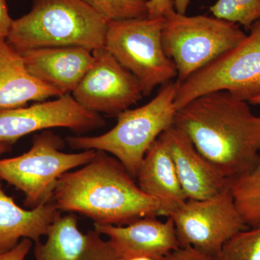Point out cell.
Wrapping results in <instances>:
<instances>
[{
  "label": "cell",
  "mask_w": 260,
  "mask_h": 260,
  "mask_svg": "<svg viewBox=\"0 0 260 260\" xmlns=\"http://www.w3.org/2000/svg\"><path fill=\"white\" fill-rule=\"evenodd\" d=\"M173 125L228 181L250 172L260 158V116L246 101L210 92L177 110Z\"/></svg>",
  "instance_id": "cell-1"
},
{
  "label": "cell",
  "mask_w": 260,
  "mask_h": 260,
  "mask_svg": "<svg viewBox=\"0 0 260 260\" xmlns=\"http://www.w3.org/2000/svg\"><path fill=\"white\" fill-rule=\"evenodd\" d=\"M52 201L61 212L80 214L102 225L169 216L167 208L142 190L119 160L102 150L80 169L59 178Z\"/></svg>",
  "instance_id": "cell-2"
},
{
  "label": "cell",
  "mask_w": 260,
  "mask_h": 260,
  "mask_svg": "<svg viewBox=\"0 0 260 260\" xmlns=\"http://www.w3.org/2000/svg\"><path fill=\"white\" fill-rule=\"evenodd\" d=\"M108 20L81 0H34L28 14L13 20L6 41L19 53L45 47L105 44Z\"/></svg>",
  "instance_id": "cell-3"
},
{
  "label": "cell",
  "mask_w": 260,
  "mask_h": 260,
  "mask_svg": "<svg viewBox=\"0 0 260 260\" xmlns=\"http://www.w3.org/2000/svg\"><path fill=\"white\" fill-rule=\"evenodd\" d=\"M179 83L171 81L161 85L148 104L126 109L117 117L112 129L99 136L67 138L75 150H102L121 162L135 179L145 153L160 135L174 123L177 109L175 97Z\"/></svg>",
  "instance_id": "cell-4"
},
{
  "label": "cell",
  "mask_w": 260,
  "mask_h": 260,
  "mask_svg": "<svg viewBox=\"0 0 260 260\" xmlns=\"http://www.w3.org/2000/svg\"><path fill=\"white\" fill-rule=\"evenodd\" d=\"M164 18L162 45L168 57L175 64L179 84L246 37L240 25L214 16H187L174 10Z\"/></svg>",
  "instance_id": "cell-5"
},
{
  "label": "cell",
  "mask_w": 260,
  "mask_h": 260,
  "mask_svg": "<svg viewBox=\"0 0 260 260\" xmlns=\"http://www.w3.org/2000/svg\"><path fill=\"white\" fill-rule=\"evenodd\" d=\"M65 141L50 130L34 135L26 153L0 159V179L25 194L24 205L34 209L52 200L56 183L61 176L88 164L96 150L76 153L61 151Z\"/></svg>",
  "instance_id": "cell-6"
},
{
  "label": "cell",
  "mask_w": 260,
  "mask_h": 260,
  "mask_svg": "<svg viewBox=\"0 0 260 260\" xmlns=\"http://www.w3.org/2000/svg\"><path fill=\"white\" fill-rule=\"evenodd\" d=\"M164 17L108 22L104 48L139 82L143 96L177 77L161 42Z\"/></svg>",
  "instance_id": "cell-7"
},
{
  "label": "cell",
  "mask_w": 260,
  "mask_h": 260,
  "mask_svg": "<svg viewBox=\"0 0 260 260\" xmlns=\"http://www.w3.org/2000/svg\"><path fill=\"white\" fill-rule=\"evenodd\" d=\"M237 46L179 84L177 110L200 95L225 90L249 102L260 95V20Z\"/></svg>",
  "instance_id": "cell-8"
},
{
  "label": "cell",
  "mask_w": 260,
  "mask_h": 260,
  "mask_svg": "<svg viewBox=\"0 0 260 260\" xmlns=\"http://www.w3.org/2000/svg\"><path fill=\"white\" fill-rule=\"evenodd\" d=\"M180 247L191 246L213 257L224 244L246 225L229 186L209 199L187 200L169 213Z\"/></svg>",
  "instance_id": "cell-9"
},
{
  "label": "cell",
  "mask_w": 260,
  "mask_h": 260,
  "mask_svg": "<svg viewBox=\"0 0 260 260\" xmlns=\"http://www.w3.org/2000/svg\"><path fill=\"white\" fill-rule=\"evenodd\" d=\"M93 61L72 95L89 111L117 116L143 96L139 82L105 49L93 51Z\"/></svg>",
  "instance_id": "cell-10"
},
{
  "label": "cell",
  "mask_w": 260,
  "mask_h": 260,
  "mask_svg": "<svg viewBox=\"0 0 260 260\" xmlns=\"http://www.w3.org/2000/svg\"><path fill=\"white\" fill-rule=\"evenodd\" d=\"M106 125L104 118L82 107L70 93L50 102L0 110V143L13 145L19 139L51 128L88 133Z\"/></svg>",
  "instance_id": "cell-11"
},
{
  "label": "cell",
  "mask_w": 260,
  "mask_h": 260,
  "mask_svg": "<svg viewBox=\"0 0 260 260\" xmlns=\"http://www.w3.org/2000/svg\"><path fill=\"white\" fill-rule=\"evenodd\" d=\"M160 221L157 217H146L126 225L94 223V229L109 240L123 259L147 256L166 260L179 246L174 221L167 217Z\"/></svg>",
  "instance_id": "cell-12"
},
{
  "label": "cell",
  "mask_w": 260,
  "mask_h": 260,
  "mask_svg": "<svg viewBox=\"0 0 260 260\" xmlns=\"http://www.w3.org/2000/svg\"><path fill=\"white\" fill-rule=\"evenodd\" d=\"M94 229L80 232L75 213L61 215L51 225L44 243L34 246L36 260H124L110 241Z\"/></svg>",
  "instance_id": "cell-13"
},
{
  "label": "cell",
  "mask_w": 260,
  "mask_h": 260,
  "mask_svg": "<svg viewBox=\"0 0 260 260\" xmlns=\"http://www.w3.org/2000/svg\"><path fill=\"white\" fill-rule=\"evenodd\" d=\"M159 138L172 155L187 200L209 199L229 186V181L200 155L180 129L171 126Z\"/></svg>",
  "instance_id": "cell-14"
},
{
  "label": "cell",
  "mask_w": 260,
  "mask_h": 260,
  "mask_svg": "<svg viewBox=\"0 0 260 260\" xmlns=\"http://www.w3.org/2000/svg\"><path fill=\"white\" fill-rule=\"evenodd\" d=\"M29 74L61 94L72 93L93 61L81 47H45L20 53Z\"/></svg>",
  "instance_id": "cell-15"
},
{
  "label": "cell",
  "mask_w": 260,
  "mask_h": 260,
  "mask_svg": "<svg viewBox=\"0 0 260 260\" xmlns=\"http://www.w3.org/2000/svg\"><path fill=\"white\" fill-rule=\"evenodd\" d=\"M0 179V254L11 250L23 239L40 242L61 212L51 200L34 209L18 206L5 193Z\"/></svg>",
  "instance_id": "cell-16"
},
{
  "label": "cell",
  "mask_w": 260,
  "mask_h": 260,
  "mask_svg": "<svg viewBox=\"0 0 260 260\" xmlns=\"http://www.w3.org/2000/svg\"><path fill=\"white\" fill-rule=\"evenodd\" d=\"M61 94L29 74L21 54L0 39V110L25 107Z\"/></svg>",
  "instance_id": "cell-17"
},
{
  "label": "cell",
  "mask_w": 260,
  "mask_h": 260,
  "mask_svg": "<svg viewBox=\"0 0 260 260\" xmlns=\"http://www.w3.org/2000/svg\"><path fill=\"white\" fill-rule=\"evenodd\" d=\"M135 179L142 190L167 208L169 215L187 200L172 155L160 138L145 153Z\"/></svg>",
  "instance_id": "cell-18"
},
{
  "label": "cell",
  "mask_w": 260,
  "mask_h": 260,
  "mask_svg": "<svg viewBox=\"0 0 260 260\" xmlns=\"http://www.w3.org/2000/svg\"><path fill=\"white\" fill-rule=\"evenodd\" d=\"M229 187L246 226H260V158L250 172L229 181Z\"/></svg>",
  "instance_id": "cell-19"
},
{
  "label": "cell",
  "mask_w": 260,
  "mask_h": 260,
  "mask_svg": "<svg viewBox=\"0 0 260 260\" xmlns=\"http://www.w3.org/2000/svg\"><path fill=\"white\" fill-rule=\"evenodd\" d=\"M210 10L215 18L250 30L253 24L260 20V0H218Z\"/></svg>",
  "instance_id": "cell-20"
},
{
  "label": "cell",
  "mask_w": 260,
  "mask_h": 260,
  "mask_svg": "<svg viewBox=\"0 0 260 260\" xmlns=\"http://www.w3.org/2000/svg\"><path fill=\"white\" fill-rule=\"evenodd\" d=\"M108 21L148 16V0H81Z\"/></svg>",
  "instance_id": "cell-21"
},
{
  "label": "cell",
  "mask_w": 260,
  "mask_h": 260,
  "mask_svg": "<svg viewBox=\"0 0 260 260\" xmlns=\"http://www.w3.org/2000/svg\"><path fill=\"white\" fill-rule=\"evenodd\" d=\"M211 260H260V226L237 233Z\"/></svg>",
  "instance_id": "cell-22"
},
{
  "label": "cell",
  "mask_w": 260,
  "mask_h": 260,
  "mask_svg": "<svg viewBox=\"0 0 260 260\" xmlns=\"http://www.w3.org/2000/svg\"><path fill=\"white\" fill-rule=\"evenodd\" d=\"M32 245V241L23 239L11 250L0 254V260H25Z\"/></svg>",
  "instance_id": "cell-23"
},
{
  "label": "cell",
  "mask_w": 260,
  "mask_h": 260,
  "mask_svg": "<svg viewBox=\"0 0 260 260\" xmlns=\"http://www.w3.org/2000/svg\"><path fill=\"white\" fill-rule=\"evenodd\" d=\"M166 260H211V257L205 255L191 246L179 247L171 253Z\"/></svg>",
  "instance_id": "cell-24"
},
{
  "label": "cell",
  "mask_w": 260,
  "mask_h": 260,
  "mask_svg": "<svg viewBox=\"0 0 260 260\" xmlns=\"http://www.w3.org/2000/svg\"><path fill=\"white\" fill-rule=\"evenodd\" d=\"M149 18L164 17L174 10V0H148Z\"/></svg>",
  "instance_id": "cell-25"
},
{
  "label": "cell",
  "mask_w": 260,
  "mask_h": 260,
  "mask_svg": "<svg viewBox=\"0 0 260 260\" xmlns=\"http://www.w3.org/2000/svg\"><path fill=\"white\" fill-rule=\"evenodd\" d=\"M13 22L8 13L6 0H0V39H7Z\"/></svg>",
  "instance_id": "cell-26"
},
{
  "label": "cell",
  "mask_w": 260,
  "mask_h": 260,
  "mask_svg": "<svg viewBox=\"0 0 260 260\" xmlns=\"http://www.w3.org/2000/svg\"><path fill=\"white\" fill-rule=\"evenodd\" d=\"M174 10L181 15H186V10L190 3V0H174Z\"/></svg>",
  "instance_id": "cell-27"
},
{
  "label": "cell",
  "mask_w": 260,
  "mask_h": 260,
  "mask_svg": "<svg viewBox=\"0 0 260 260\" xmlns=\"http://www.w3.org/2000/svg\"><path fill=\"white\" fill-rule=\"evenodd\" d=\"M11 145L8 143H0V155L9 151L11 149Z\"/></svg>",
  "instance_id": "cell-28"
},
{
  "label": "cell",
  "mask_w": 260,
  "mask_h": 260,
  "mask_svg": "<svg viewBox=\"0 0 260 260\" xmlns=\"http://www.w3.org/2000/svg\"><path fill=\"white\" fill-rule=\"evenodd\" d=\"M249 104H253V105H259L260 106V95L254 99H251L249 101Z\"/></svg>",
  "instance_id": "cell-29"
},
{
  "label": "cell",
  "mask_w": 260,
  "mask_h": 260,
  "mask_svg": "<svg viewBox=\"0 0 260 260\" xmlns=\"http://www.w3.org/2000/svg\"><path fill=\"white\" fill-rule=\"evenodd\" d=\"M125 260H155L152 258L147 257V256H135V257L129 258Z\"/></svg>",
  "instance_id": "cell-30"
}]
</instances>
